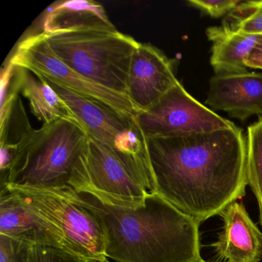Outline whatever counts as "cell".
I'll list each match as a JSON object with an SVG mask.
<instances>
[{
  "mask_svg": "<svg viewBox=\"0 0 262 262\" xmlns=\"http://www.w3.org/2000/svg\"><path fill=\"white\" fill-rule=\"evenodd\" d=\"M155 194L202 224L246 192V137L237 125L145 139Z\"/></svg>",
  "mask_w": 262,
  "mask_h": 262,
  "instance_id": "obj_1",
  "label": "cell"
},
{
  "mask_svg": "<svg viewBox=\"0 0 262 262\" xmlns=\"http://www.w3.org/2000/svg\"><path fill=\"white\" fill-rule=\"evenodd\" d=\"M73 195L100 220L108 258L116 262L204 261L201 224L158 194L137 208L110 206L74 190Z\"/></svg>",
  "mask_w": 262,
  "mask_h": 262,
  "instance_id": "obj_2",
  "label": "cell"
},
{
  "mask_svg": "<svg viewBox=\"0 0 262 262\" xmlns=\"http://www.w3.org/2000/svg\"><path fill=\"white\" fill-rule=\"evenodd\" d=\"M88 136L72 121H55L31 128L19 142L5 185L38 189H64L85 151Z\"/></svg>",
  "mask_w": 262,
  "mask_h": 262,
  "instance_id": "obj_3",
  "label": "cell"
},
{
  "mask_svg": "<svg viewBox=\"0 0 262 262\" xmlns=\"http://www.w3.org/2000/svg\"><path fill=\"white\" fill-rule=\"evenodd\" d=\"M70 187L101 203L122 208L143 206L155 194L147 156L118 151L90 136Z\"/></svg>",
  "mask_w": 262,
  "mask_h": 262,
  "instance_id": "obj_4",
  "label": "cell"
},
{
  "mask_svg": "<svg viewBox=\"0 0 262 262\" xmlns=\"http://www.w3.org/2000/svg\"><path fill=\"white\" fill-rule=\"evenodd\" d=\"M42 33L53 53L70 68L92 82L127 96L132 59L140 42L115 27Z\"/></svg>",
  "mask_w": 262,
  "mask_h": 262,
  "instance_id": "obj_5",
  "label": "cell"
},
{
  "mask_svg": "<svg viewBox=\"0 0 262 262\" xmlns=\"http://www.w3.org/2000/svg\"><path fill=\"white\" fill-rule=\"evenodd\" d=\"M4 186L56 232L66 249L85 260L108 258L105 231L100 220L76 201L73 188L48 190Z\"/></svg>",
  "mask_w": 262,
  "mask_h": 262,
  "instance_id": "obj_6",
  "label": "cell"
},
{
  "mask_svg": "<svg viewBox=\"0 0 262 262\" xmlns=\"http://www.w3.org/2000/svg\"><path fill=\"white\" fill-rule=\"evenodd\" d=\"M10 63L25 69L53 85L108 105L122 114L135 117L139 113L128 96L92 82L64 63L53 53L42 33L21 42Z\"/></svg>",
  "mask_w": 262,
  "mask_h": 262,
  "instance_id": "obj_7",
  "label": "cell"
},
{
  "mask_svg": "<svg viewBox=\"0 0 262 262\" xmlns=\"http://www.w3.org/2000/svg\"><path fill=\"white\" fill-rule=\"evenodd\" d=\"M135 119L145 139L189 136L235 125L196 100L179 81Z\"/></svg>",
  "mask_w": 262,
  "mask_h": 262,
  "instance_id": "obj_8",
  "label": "cell"
},
{
  "mask_svg": "<svg viewBox=\"0 0 262 262\" xmlns=\"http://www.w3.org/2000/svg\"><path fill=\"white\" fill-rule=\"evenodd\" d=\"M50 84L70 107L87 136L118 151L147 156L145 138L136 116L122 114L108 105Z\"/></svg>",
  "mask_w": 262,
  "mask_h": 262,
  "instance_id": "obj_9",
  "label": "cell"
},
{
  "mask_svg": "<svg viewBox=\"0 0 262 262\" xmlns=\"http://www.w3.org/2000/svg\"><path fill=\"white\" fill-rule=\"evenodd\" d=\"M176 62L154 46L140 42L132 59L127 93L138 111L149 108L179 82Z\"/></svg>",
  "mask_w": 262,
  "mask_h": 262,
  "instance_id": "obj_10",
  "label": "cell"
},
{
  "mask_svg": "<svg viewBox=\"0 0 262 262\" xmlns=\"http://www.w3.org/2000/svg\"><path fill=\"white\" fill-rule=\"evenodd\" d=\"M205 104L211 110L224 111L231 118L245 122L262 116V73L246 72L214 75L210 79Z\"/></svg>",
  "mask_w": 262,
  "mask_h": 262,
  "instance_id": "obj_11",
  "label": "cell"
},
{
  "mask_svg": "<svg viewBox=\"0 0 262 262\" xmlns=\"http://www.w3.org/2000/svg\"><path fill=\"white\" fill-rule=\"evenodd\" d=\"M221 216L223 228L217 240L211 245L219 259L225 262H260L262 233L244 204L232 202Z\"/></svg>",
  "mask_w": 262,
  "mask_h": 262,
  "instance_id": "obj_12",
  "label": "cell"
},
{
  "mask_svg": "<svg viewBox=\"0 0 262 262\" xmlns=\"http://www.w3.org/2000/svg\"><path fill=\"white\" fill-rule=\"evenodd\" d=\"M0 194L1 235L29 245H51L66 249L56 232L7 187H2Z\"/></svg>",
  "mask_w": 262,
  "mask_h": 262,
  "instance_id": "obj_13",
  "label": "cell"
},
{
  "mask_svg": "<svg viewBox=\"0 0 262 262\" xmlns=\"http://www.w3.org/2000/svg\"><path fill=\"white\" fill-rule=\"evenodd\" d=\"M211 42L210 63L214 75H231L248 72L247 59L262 36L248 35L234 30L226 22L221 27L207 29Z\"/></svg>",
  "mask_w": 262,
  "mask_h": 262,
  "instance_id": "obj_14",
  "label": "cell"
},
{
  "mask_svg": "<svg viewBox=\"0 0 262 262\" xmlns=\"http://www.w3.org/2000/svg\"><path fill=\"white\" fill-rule=\"evenodd\" d=\"M30 73L25 69L16 67L15 79L19 92L30 102L33 114L44 124L63 119L79 125L70 107L50 84L43 79H36Z\"/></svg>",
  "mask_w": 262,
  "mask_h": 262,
  "instance_id": "obj_15",
  "label": "cell"
},
{
  "mask_svg": "<svg viewBox=\"0 0 262 262\" xmlns=\"http://www.w3.org/2000/svg\"><path fill=\"white\" fill-rule=\"evenodd\" d=\"M115 27L99 3L71 0L56 4L48 9L43 21V32L81 27Z\"/></svg>",
  "mask_w": 262,
  "mask_h": 262,
  "instance_id": "obj_16",
  "label": "cell"
},
{
  "mask_svg": "<svg viewBox=\"0 0 262 262\" xmlns=\"http://www.w3.org/2000/svg\"><path fill=\"white\" fill-rule=\"evenodd\" d=\"M245 137L248 185L257 199L262 226V116L248 127Z\"/></svg>",
  "mask_w": 262,
  "mask_h": 262,
  "instance_id": "obj_17",
  "label": "cell"
},
{
  "mask_svg": "<svg viewBox=\"0 0 262 262\" xmlns=\"http://www.w3.org/2000/svg\"><path fill=\"white\" fill-rule=\"evenodd\" d=\"M229 16L231 21L226 23L234 30L262 36V0L242 2Z\"/></svg>",
  "mask_w": 262,
  "mask_h": 262,
  "instance_id": "obj_18",
  "label": "cell"
},
{
  "mask_svg": "<svg viewBox=\"0 0 262 262\" xmlns=\"http://www.w3.org/2000/svg\"><path fill=\"white\" fill-rule=\"evenodd\" d=\"M71 251L51 245H29L27 262H85Z\"/></svg>",
  "mask_w": 262,
  "mask_h": 262,
  "instance_id": "obj_19",
  "label": "cell"
},
{
  "mask_svg": "<svg viewBox=\"0 0 262 262\" xmlns=\"http://www.w3.org/2000/svg\"><path fill=\"white\" fill-rule=\"evenodd\" d=\"M29 245L0 234V262H27Z\"/></svg>",
  "mask_w": 262,
  "mask_h": 262,
  "instance_id": "obj_20",
  "label": "cell"
},
{
  "mask_svg": "<svg viewBox=\"0 0 262 262\" xmlns=\"http://www.w3.org/2000/svg\"><path fill=\"white\" fill-rule=\"evenodd\" d=\"M238 0H222V1H206V0H189L188 4L195 8L205 12L213 18H219L227 13H231L241 4Z\"/></svg>",
  "mask_w": 262,
  "mask_h": 262,
  "instance_id": "obj_21",
  "label": "cell"
},
{
  "mask_svg": "<svg viewBox=\"0 0 262 262\" xmlns=\"http://www.w3.org/2000/svg\"><path fill=\"white\" fill-rule=\"evenodd\" d=\"M248 68L260 69L262 70V55L252 53L246 61Z\"/></svg>",
  "mask_w": 262,
  "mask_h": 262,
  "instance_id": "obj_22",
  "label": "cell"
},
{
  "mask_svg": "<svg viewBox=\"0 0 262 262\" xmlns=\"http://www.w3.org/2000/svg\"><path fill=\"white\" fill-rule=\"evenodd\" d=\"M253 53H257V54L262 55V38L259 41L257 45L256 46L255 49H254Z\"/></svg>",
  "mask_w": 262,
  "mask_h": 262,
  "instance_id": "obj_23",
  "label": "cell"
},
{
  "mask_svg": "<svg viewBox=\"0 0 262 262\" xmlns=\"http://www.w3.org/2000/svg\"><path fill=\"white\" fill-rule=\"evenodd\" d=\"M85 262H111L108 260V258L104 259V260H85Z\"/></svg>",
  "mask_w": 262,
  "mask_h": 262,
  "instance_id": "obj_24",
  "label": "cell"
},
{
  "mask_svg": "<svg viewBox=\"0 0 262 262\" xmlns=\"http://www.w3.org/2000/svg\"><path fill=\"white\" fill-rule=\"evenodd\" d=\"M203 262H207V261H203Z\"/></svg>",
  "mask_w": 262,
  "mask_h": 262,
  "instance_id": "obj_25",
  "label": "cell"
}]
</instances>
